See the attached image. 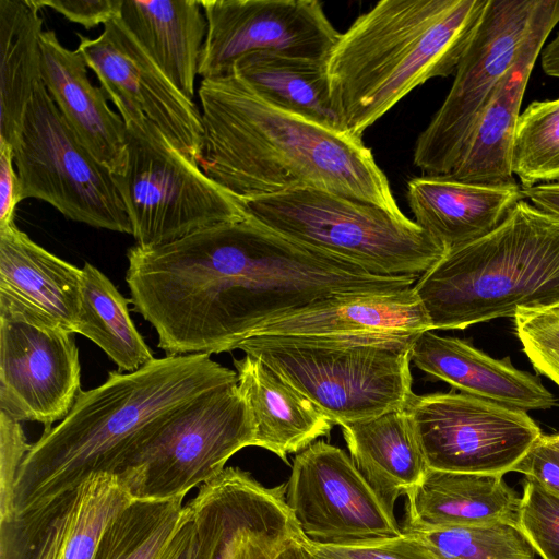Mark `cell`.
Masks as SVG:
<instances>
[{
  "mask_svg": "<svg viewBox=\"0 0 559 559\" xmlns=\"http://www.w3.org/2000/svg\"><path fill=\"white\" fill-rule=\"evenodd\" d=\"M512 472L533 479L547 491L559 497V454L540 439L533 445Z\"/></svg>",
  "mask_w": 559,
  "mask_h": 559,
  "instance_id": "obj_42",
  "label": "cell"
},
{
  "mask_svg": "<svg viewBox=\"0 0 559 559\" xmlns=\"http://www.w3.org/2000/svg\"><path fill=\"white\" fill-rule=\"evenodd\" d=\"M429 330L430 321L412 286L333 294L269 322L253 336L414 338Z\"/></svg>",
  "mask_w": 559,
  "mask_h": 559,
  "instance_id": "obj_18",
  "label": "cell"
},
{
  "mask_svg": "<svg viewBox=\"0 0 559 559\" xmlns=\"http://www.w3.org/2000/svg\"><path fill=\"white\" fill-rule=\"evenodd\" d=\"M255 426L238 383L200 395L147 428L117 472L134 499H183L216 478Z\"/></svg>",
  "mask_w": 559,
  "mask_h": 559,
  "instance_id": "obj_9",
  "label": "cell"
},
{
  "mask_svg": "<svg viewBox=\"0 0 559 559\" xmlns=\"http://www.w3.org/2000/svg\"><path fill=\"white\" fill-rule=\"evenodd\" d=\"M239 202L246 217L376 275L419 277L447 252L402 212L322 190L298 189Z\"/></svg>",
  "mask_w": 559,
  "mask_h": 559,
  "instance_id": "obj_6",
  "label": "cell"
},
{
  "mask_svg": "<svg viewBox=\"0 0 559 559\" xmlns=\"http://www.w3.org/2000/svg\"><path fill=\"white\" fill-rule=\"evenodd\" d=\"M81 488L0 520V559H60Z\"/></svg>",
  "mask_w": 559,
  "mask_h": 559,
  "instance_id": "obj_32",
  "label": "cell"
},
{
  "mask_svg": "<svg viewBox=\"0 0 559 559\" xmlns=\"http://www.w3.org/2000/svg\"><path fill=\"white\" fill-rule=\"evenodd\" d=\"M198 93L199 166L238 200L316 189L402 212L362 138L270 105L234 72L202 79Z\"/></svg>",
  "mask_w": 559,
  "mask_h": 559,
  "instance_id": "obj_2",
  "label": "cell"
},
{
  "mask_svg": "<svg viewBox=\"0 0 559 559\" xmlns=\"http://www.w3.org/2000/svg\"><path fill=\"white\" fill-rule=\"evenodd\" d=\"M207 32L199 64L203 79L231 72L259 51L326 61L341 33L317 0H200Z\"/></svg>",
  "mask_w": 559,
  "mask_h": 559,
  "instance_id": "obj_15",
  "label": "cell"
},
{
  "mask_svg": "<svg viewBox=\"0 0 559 559\" xmlns=\"http://www.w3.org/2000/svg\"><path fill=\"white\" fill-rule=\"evenodd\" d=\"M518 528L542 559H559V497L525 478Z\"/></svg>",
  "mask_w": 559,
  "mask_h": 559,
  "instance_id": "obj_37",
  "label": "cell"
},
{
  "mask_svg": "<svg viewBox=\"0 0 559 559\" xmlns=\"http://www.w3.org/2000/svg\"><path fill=\"white\" fill-rule=\"evenodd\" d=\"M406 197L415 223L447 251L490 233L524 200L515 181L473 183L427 175L407 182Z\"/></svg>",
  "mask_w": 559,
  "mask_h": 559,
  "instance_id": "obj_21",
  "label": "cell"
},
{
  "mask_svg": "<svg viewBox=\"0 0 559 559\" xmlns=\"http://www.w3.org/2000/svg\"><path fill=\"white\" fill-rule=\"evenodd\" d=\"M234 366L255 426L253 447L287 463L288 454L331 431L332 420L260 359L246 355Z\"/></svg>",
  "mask_w": 559,
  "mask_h": 559,
  "instance_id": "obj_24",
  "label": "cell"
},
{
  "mask_svg": "<svg viewBox=\"0 0 559 559\" xmlns=\"http://www.w3.org/2000/svg\"><path fill=\"white\" fill-rule=\"evenodd\" d=\"M229 491L216 559H274L301 531L285 501V484L265 487L228 467Z\"/></svg>",
  "mask_w": 559,
  "mask_h": 559,
  "instance_id": "obj_27",
  "label": "cell"
},
{
  "mask_svg": "<svg viewBox=\"0 0 559 559\" xmlns=\"http://www.w3.org/2000/svg\"><path fill=\"white\" fill-rule=\"evenodd\" d=\"M78 36L76 50L116 108L138 110L181 154L199 165L203 138L201 111L145 53L119 17L106 23L96 38Z\"/></svg>",
  "mask_w": 559,
  "mask_h": 559,
  "instance_id": "obj_16",
  "label": "cell"
},
{
  "mask_svg": "<svg viewBox=\"0 0 559 559\" xmlns=\"http://www.w3.org/2000/svg\"><path fill=\"white\" fill-rule=\"evenodd\" d=\"M540 440L559 454V433L543 435Z\"/></svg>",
  "mask_w": 559,
  "mask_h": 559,
  "instance_id": "obj_47",
  "label": "cell"
},
{
  "mask_svg": "<svg viewBox=\"0 0 559 559\" xmlns=\"http://www.w3.org/2000/svg\"><path fill=\"white\" fill-rule=\"evenodd\" d=\"M127 299L96 266L81 267V306L76 332L95 343L117 365L131 372L154 359L136 330Z\"/></svg>",
  "mask_w": 559,
  "mask_h": 559,
  "instance_id": "obj_30",
  "label": "cell"
},
{
  "mask_svg": "<svg viewBox=\"0 0 559 559\" xmlns=\"http://www.w3.org/2000/svg\"><path fill=\"white\" fill-rule=\"evenodd\" d=\"M235 383L237 372L209 354L165 356L135 371H110L99 386L81 390L60 424L32 444L14 487L15 513L76 490L94 476L116 475L157 419Z\"/></svg>",
  "mask_w": 559,
  "mask_h": 559,
  "instance_id": "obj_3",
  "label": "cell"
},
{
  "mask_svg": "<svg viewBox=\"0 0 559 559\" xmlns=\"http://www.w3.org/2000/svg\"><path fill=\"white\" fill-rule=\"evenodd\" d=\"M200 0H122L119 20L173 84L193 100L207 32Z\"/></svg>",
  "mask_w": 559,
  "mask_h": 559,
  "instance_id": "obj_26",
  "label": "cell"
},
{
  "mask_svg": "<svg viewBox=\"0 0 559 559\" xmlns=\"http://www.w3.org/2000/svg\"><path fill=\"white\" fill-rule=\"evenodd\" d=\"M543 0H488L455 70L453 84L418 135L414 164L427 176L455 166L496 87L516 59Z\"/></svg>",
  "mask_w": 559,
  "mask_h": 559,
  "instance_id": "obj_11",
  "label": "cell"
},
{
  "mask_svg": "<svg viewBox=\"0 0 559 559\" xmlns=\"http://www.w3.org/2000/svg\"><path fill=\"white\" fill-rule=\"evenodd\" d=\"M411 359L461 392L504 406L527 412L548 409L557 402L536 376L516 369L509 358L495 359L464 340L432 330L417 336Z\"/></svg>",
  "mask_w": 559,
  "mask_h": 559,
  "instance_id": "obj_20",
  "label": "cell"
},
{
  "mask_svg": "<svg viewBox=\"0 0 559 559\" xmlns=\"http://www.w3.org/2000/svg\"><path fill=\"white\" fill-rule=\"evenodd\" d=\"M0 297L74 334L81 306V269L37 245L14 222L0 227Z\"/></svg>",
  "mask_w": 559,
  "mask_h": 559,
  "instance_id": "obj_23",
  "label": "cell"
},
{
  "mask_svg": "<svg viewBox=\"0 0 559 559\" xmlns=\"http://www.w3.org/2000/svg\"><path fill=\"white\" fill-rule=\"evenodd\" d=\"M406 497L402 530L496 524L518 527L521 496L503 475L429 468Z\"/></svg>",
  "mask_w": 559,
  "mask_h": 559,
  "instance_id": "obj_22",
  "label": "cell"
},
{
  "mask_svg": "<svg viewBox=\"0 0 559 559\" xmlns=\"http://www.w3.org/2000/svg\"><path fill=\"white\" fill-rule=\"evenodd\" d=\"M406 411L438 471L504 475L543 436L526 412L463 392L414 395Z\"/></svg>",
  "mask_w": 559,
  "mask_h": 559,
  "instance_id": "obj_12",
  "label": "cell"
},
{
  "mask_svg": "<svg viewBox=\"0 0 559 559\" xmlns=\"http://www.w3.org/2000/svg\"><path fill=\"white\" fill-rule=\"evenodd\" d=\"M118 111L126 126L127 166L114 180L136 246L158 247L246 218L239 200L181 154L156 124L135 109Z\"/></svg>",
  "mask_w": 559,
  "mask_h": 559,
  "instance_id": "obj_8",
  "label": "cell"
},
{
  "mask_svg": "<svg viewBox=\"0 0 559 559\" xmlns=\"http://www.w3.org/2000/svg\"><path fill=\"white\" fill-rule=\"evenodd\" d=\"M300 542L313 559H437L412 533L345 545H326L305 534Z\"/></svg>",
  "mask_w": 559,
  "mask_h": 559,
  "instance_id": "obj_39",
  "label": "cell"
},
{
  "mask_svg": "<svg viewBox=\"0 0 559 559\" xmlns=\"http://www.w3.org/2000/svg\"><path fill=\"white\" fill-rule=\"evenodd\" d=\"M416 536L437 559H535L516 526L508 524L402 530Z\"/></svg>",
  "mask_w": 559,
  "mask_h": 559,
  "instance_id": "obj_34",
  "label": "cell"
},
{
  "mask_svg": "<svg viewBox=\"0 0 559 559\" xmlns=\"http://www.w3.org/2000/svg\"><path fill=\"white\" fill-rule=\"evenodd\" d=\"M523 352L538 373L559 386V304L514 316Z\"/></svg>",
  "mask_w": 559,
  "mask_h": 559,
  "instance_id": "obj_38",
  "label": "cell"
},
{
  "mask_svg": "<svg viewBox=\"0 0 559 559\" xmlns=\"http://www.w3.org/2000/svg\"><path fill=\"white\" fill-rule=\"evenodd\" d=\"M39 10L44 7L81 24L86 29L105 25L119 17L122 0H31Z\"/></svg>",
  "mask_w": 559,
  "mask_h": 559,
  "instance_id": "obj_41",
  "label": "cell"
},
{
  "mask_svg": "<svg viewBox=\"0 0 559 559\" xmlns=\"http://www.w3.org/2000/svg\"><path fill=\"white\" fill-rule=\"evenodd\" d=\"M133 499L117 475H97L82 485L60 559H93L108 522Z\"/></svg>",
  "mask_w": 559,
  "mask_h": 559,
  "instance_id": "obj_36",
  "label": "cell"
},
{
  "mask_svg": "<svg viewBox=\"0 0 559 559\" xmlns=\"http://www.w3.org/2000/svg\"><path fill=\"white\" fill-rule=\"evenodd\" d=\"M23 200L14 164L13 146L0 143V227L14 223L16 205Z\"/></svg>",
  "mask_w": 559,
  "mask_h": 559,
  "instance_id": "obj_43",
  "label": "cell"
},
{
  "mask_svg": "<svg viewBox=\"0 0 559 559\" xmlns=\"http://www.w3.org/2000/svg\"><path fill=\"white\" fill-rule=\"evenodd\" d=\"M559 23V0H543L519 55L496 87L447 177L473 183L515 181L511 147L524 93L550 32Z\"/></svg>",
  "mask_w": 559,
  "mask_h": 559,
  "instance_id": "obj_17",
  "label": "cell"
},
{
  "mask_svg": "<svg viewBox=\"0 0 559 559\" xmlns=\"http://www.w3.org/2000/svg\"><path fill=\"white\" fill-rule=\"evenodd\" d=\"M488 0H382L341 33L326 59L344 130L362 138L411 91L459 66Z\"/></svg>",
  "mask_w": 559,
  "mask_h": 559,
  "instance_id": "obj_4",
  "label": "cell"
},
{
  "mask_svg": "<svg viewBox=\"0 0 559 559\" xmlns=\"http://www.w3.org/2000/svg\"><path fill=\"white\" fill-rule=\"evenodd\" d=\"M183 499H133L107 524L93 559H159L185 513Z\"/></svg>",
  "mask_w": 559,
  "mask_h": 559,
  "instance_id": "obj_31",
  "label": "cell"
},
{
  "mask_svg": "<svg viewBox=\"0 0 559 559\" xmlns=\"http://www.w3.org/2000/svg\"><path fill=\"white\" fill-rule=\"evenodd\" d=\"M285 501L311 540L345 545L402 533L391 511L350 455L316 441L294 459Z\"/></svg>",
  "mask_w": 559,
  "mask_h": 559,
  "instance_id": "obj_14",
  "label": "cell"
},
{
  "mask_svg": "<svg viewBox=\"0 0 559 559\" xmlns=\"http://www.w3.org/2000/svg\"><path fill=\"white\" fill-rule=\"evenodd\" d=\"M229 491L226 467L216 478L201 486L187 504L182 521L159 559H216Z\"/></svg>",
  "mask_w": 559,
  "mask_h": 559,
  "instance_id": "obj_35",
  "label": "cell"
},
{
  "mask_svg": "<svg viewBox=\"0 0 559 559\" xmlns=\"http://www.w3.org/2000/svg\"><path fill=\"white\" fill-rule=\"evenodd\" d=\"M31 0H0V143L14 146L43 82V19Z\"/></svg>",
  "mask_w": 559,
  "mask_h": 559,
  "instance_id": "obj_29",
  "label": "cell"
},
{
  "mask_svg": "<svg viewBox=\"0 0 559 559\" xmlns=\"http://www.w3.org/2000/svg\"><path fill=\"white\" fill-rule=\"evenodd\" d=\"M304 532L292 538L276 555L274 559H313L309 551L304 547L300 537Z\"/></svg>",
  "mask_w": 559,
  "mask_h": 559,
  "instance_id": "obj_46",
  "label": "cell"
},
{
  "mask_svg": "<svg viewBox=\"0 0 559 559\" xmlns=\"http://www.w3.org/2000/svg\"><path fill=\"white\" fill-rule=\"evenodd\" d=\"M31 448L21 421L0 412V520L15 513L14 487Z\"/></svg>",
  "mask_w": 559,
  "mask_h": 559,
  "instance_id": "obj_40",
  "label": "cell"
},
{
  "mask_svg": "<svg viewBox=\"0 0 559 559\" xmlns=\"http://www.w3.org/2000/svg\"><path fill=\"white\" fill-rule=\"evenodd\" d=\"M325 62L259 51L238 59L231 72L270 105L346 132L331 99Z\"/></svg>",
  "mask_w": 559,
  "mask_h": 559,
  "instance_id": "obj_28",
  "label": "cell"
},
{
  "mask_svg": "<svg viewBox=\"0 0 559 559\" xmlns=\"http://www.w3.org/2000/svg\"><path fill=\"white\" fill-rule=\"evenodd\" d=\"M73 334L0 297V412L45 429L62 420L81 391Z\"/></svg>",
  "mask_w": 559,
  "mask_h": 559,
  "instance_id": "obj_13",
  "label": "cell"
},
{
  "mask_svg": "<svg viewBox=\"0 0 559 559\" xmlns=\"http://www.w3.org/2000/svg\"><path fill=\"white\" fill-rule=\"evenodd\" d=\"M540 66L545 74L559 79V32L540 51Z\"/></svg>",
  "mask_w": 559,
  "mask_h": 559,
  "instance_id": "obj_45",
  "label": "cell"
},
{
  "mask_svg": "<svg viewBox=\"0 0 559 559\" xmlns=\"http://www.w3.org/2000/svg\"><path fill=\"white\" fill-rule=\"evenodd\" d=\"M343 437L358 471L393 511L424 479L429 466L406 408L342 423Z\"/></svg>",
  "mask_w": 559,
  "mask_h": 559,
  "instance_id": "obj_25",
  "label": "cell"
},
{
  "mask_svg": "<svg viewBox=\"0 0 559 559\" xmlns=\"http://www.w3.org/2000/svg\"><path fill=\"white\" fill-rule=\"evenodd\" d=\"M414 338L252 336L238 349L269 366L334 425L406 408Z\"/></svg>",
  "mask_w": 559,
  "mask_h": 559,
  "instance_id": "obj_7",
  "label": "cell"
},
{
  "mask_svg": "<svg viewBox=\"0 0 559 559\" xmlns=\"http://www.w3.org/2000/svg\"><path fill=\"white\" fill-rule=\"evenodd\" d=\"M23 200H43L68 219L132 233L114 174L82 144L40 82L13 146Z\"/></svg>",
  "mask_w": 559,
  "mask_h": 559,
  "instance_id": "obj_10",
  "label": "cell"
},
{
  "mask_svg": "<svg viewBox=\"0 0 559 559\" xmlns=\"http://www.w3.org/2000/svg\"><path fill=\"white\" fill-rule=\"evenodd\" d=\"M43 82L82 144L112 174L127 166L126 126L111 110L102 87L88 79V66L78 50L66 48L52 29L40 35Z\"/></svg>",
  "mask_w": 559,
  "mask_h": 559,
  "instance_id": "obj_19",
  "label": "cell"
},
{
  "mask_svg": "<svg viewBox=\"0 0 559 559\" xmlns=\"http://www.w3.org/2000/svg\"><path fill=\"white\" fill-rule=\"evenodd\" d=\"M511 170L522 188L559 182V98L534 100L520 114Z\"/></svg>",
  "mask_w": 559,
  "mask_h": 559,
  "instance_id": "obj_33",
  "label": "cell"
},
{
  "mask_svg": "<svg viewBox=\"0 0 559 559\" xmlns=\"http://www.w3.org/2000/svg\"><path fill=\"white\" fill-rule=\"evenodd\" d=\"M413 288L432 331L557 305L559 216L521 200L493 230L448 250Z\"/></svg>",
  "mask_w": 559,
  "mask_h": 559,
  "instance_id": "obj_5",
  "label": "cell"
},
{
  "mask_svg": "<svg viewBox=\"0 0 559 559\" xmlns=\"http://www.w3.org/2000/svg\"><path fill=\"white\" fill-rule=\"evenodd\" d=\"M416 276H382L246 217L175 241L159 280L164 310L197 353L233 352L269 322L348 292H392Z\"/></svg>",
  "mask_w": 559,
  "mask_h": 559,
  "instance_id": "obj_1",
  "label": "cell"
},
{
  "mask_svg": "<svg viewBox=\"0 0 559 559\" xmlns=\"http://www.w3.org/2000/svg\"><path fill=\"white\" fill-rule=\"evenodd\" d=\"M522 194L539 210L559 216V182L522 188Z\"/></svg>",
  "mask_w": 559,
  "mask_h": 559,
  "instance_id": "obj_44",
  "label": "cell"
}]
</instances>
